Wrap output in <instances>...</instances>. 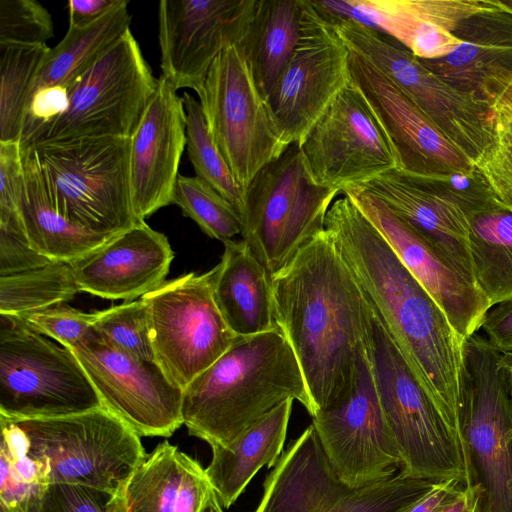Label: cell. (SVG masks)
<instances>
[{"mask_svg":"<svg viewBox=\"0 0 512 512\" xmlns=\"http://www.w3.org/2000/svg\"><path fill=\"white\" fill-rule=\"evenodd\" d=\"M465 483L459 478L436 481L422 496L400 512H440L464 489Z\"/></svg>","mask_w":512,"mask_h":512,"instance_id":"c3c4849f","label":"cell"},{"mask_svg":"<svg viewBox=\"0 0 512 512\" xmlns=\"http://www.w3.org/2000/svg\"><path fill=\"white\" fill-rule=\"evenodd\" d=\"M350 74L385 132L399 169L418 175H442L473 168L474 163L389 77L353 50Z\"/></svg>","mask_w":512,"mask_h":512,"instance_id":"44dd1931","label":"cell"},{"mask_svg":"<svg viewBox=\"0 0 512 512\" xmlns=\"http://www.w3.org/2000/svg\"><path fill=\"white\" fill-rule=\"evenodd\" d=\"M257 0H162L158 7L161 77L194 91L217 56L242 44Z\"/></svg>","mask_w":512,"mask_h":512,"instance_id":"d6986e66","label":"cell"},{"mask_svg":"<svg viewBox=\"0 0 512 512\" xmlns=\"http://www.w3.org/2000/svg\"><path fill=\"white\" fill-rule=\"evenodd\" d=\"M277 326L301 368L313 415L353 386L366 354L365 299L325 229L272 275Z\"/></svg>","mask_w":512,"mask_h":512,"instance_id":"7a4b0ae2","label":"cell"},{"mask_svg":"<svg viewBox=\"0 0 512 512\" xmlns=\"http://www.w3.org/2000/svg\"><path fill=\"white\" fill-rule=\"evenodd\" d=\"M476 286L491 307L512 299V211L499 207L468 219Z\"/></svg>","mask_w":512,"mask_h":512,"instance_id":"d6a6232c","label":"cell"},{"mask_svg":"<svg viewBox=\"0 0 512 512\" xmlns=\"http://www.w3.org/2000/svg\"><path fill=\"white\" fill-rule=\"evenodd\" d=\"M365 326L366 353L382 410L400 451L401 472L433 482L459 478L466 484L459 435L366 300Z\"/></svg>","mask_w":512,"mask_h":512,"instance_id":"277c9868","label":"cell"},{"mask_svg":"<svg viewBox=\"0 0 512 512\" xmlns=\"http://www.w3.org/2000/svg\"><path fill=\"white\" fill-rule=\"evenodd\" d=\"M302 0H257L243 47L267 99L298 45Z\"/></svg>","mask_w":512,"mask_h":512,"instance_id":"4dcf8cb0","label":"cell"},{"mask_svg":"<svg viewBox=\"0 0 512 512\" xmlns=\"http://www.w3.org/2000/svg\"><path fill=\"white\" fill-rule=\"evenodd\" d=\"M46 44L0 43V142H19Z\"/></svg>","mask_w":512,"mask_h":512,"instance_id":"836d02e7","label":"cell"},{"mask_svg":"<svg viewBox=\"0 0 512 512\" xmlns=\"http://www.w3.org/2000/svg\"><path fill=\"white\" fill-rule=\"evenodd\" d=\"M23 163L19 142H0V219L21 217Z\"/></svg>","mask_w":512,"mask_h":512,"instance_id":"bcb514c9","label":"cell"},{"mask_svg":"<svg viewBox=\"0 0 512 512\" xmlns=\"http://www.w3.org/2000/svg\"><path fill=\"white\" fill-rule=\"evenodd\" d=\"M213 277V268L190 272L142 296L155 362L182 390L238 338L218 308Z\"/></svg>","mask_w":512,"mask_h":512,"instance_id":"5bb4252c","label":"cell"},{"mask_svg":"<svg viewBox=\"0 0 512 512\" xmlns=\"http://www.w3.org/2000/svg\"><path fill=\"white\" fill-rule=\"evenodd\" d=\"M171 204L179 206L184 216L213 239L224 243L241 234V218L234 207L197 176H178Z\"/></svg>","mask_w":512,"mask_h":512,"instance_id":"74e56055","label":"cell"},{"mask_svg":"<svg viewBox=\"0 0 512 512\" xmlns=\"http://www.w3.org/2000/svg\"><path fill=\"white\" fill-rule=\"evenodd\" d=\"M459 429L467 470L482 512H512L510 370L487 339H465L459 375Z\"/></svg>","mask_w":512,"mask_h":512,"instance_id":"5b68a950","label":"cell"},{"mask_svg":"<svg viewBox=\"0 0 512 512\" xmlns=\"http://www.w3.org/2000/svg\"><path fill=\"white\" fill-rule=\"evenodd\" d=\"M341 194L375 226L401 263L441 306L458 334L463 339L475 334L491 308L479 288L380 199L353 185L344 187Z\"/></svg>","mask_w":512,"mask_h":512,"instance_id":"ffe728a7","label":"cell"},{"mask_svg":"<svg viewBox=\"0 0 512 512\" xmlns=\"http://www.w3.org/2000/svg\"><path fill=\"white\" fill-rule=\"evenodd\" d=\"M481 328L492 347L501 353L512 354V299L492 306Z\"/></svg>","mask_w":512,"mask_h":512,"instance_id":"7dc6e473","label":"cell"},{"mask_svg":"<svg viewBox=\"0 0 512 512\" xmlns=\"http://www.w3.org/2000/svg\"><path fill=\"white\" fill-rule=\"evenodd\" d=\"M195 93L215 146L247 191L262 168L289 145L240 44L225 48L217 56Z\"/></svg>","mask_w":512,"mask_h":512,"instance_id":"9c48e42d","label":"cell"},{"mask_svg":"<svg viewBox=\"0 0 512 512\" xmlns=\"http://www.w3.org/2000/svg\"><path fill=\"white\" fill-rule=\"evenodd\" d=\"M93 385L103 408L139 437L171 436L183 425V390L152 361L134 358L94 328L69 348Z\"/></svg>","mask_w":512,"mask_h":512,"instance_id":"e0dca14e","label":"cell"},{"mask_svg":"<svg viewBox=\"0 0 512 512\" xmlns=\"http://www.w3.org/2000/svg\"><path fill=\"white\" fill-rule=\"evenodd\" d=\"M312 425L338 477L357 488L402 469L400 451L382 410L367 353L352 388L312 417Z\"/></svg>","mask_w":512,"mask_h":512,"instance_id":"2e32d148","label":"cell"},{"mask_svg":"<svg viewBox=\"0 0 512 512\" xmlns=\"http://www.w3.org/2000/svg\"><path fill=\"white\" fill-rule=\"evenodd\" d=\"M78 293L71 263L52 261L36 269L0 276V314L18 317L66 304Z\"/></svg>","mask_w":512,"mask_h":512,"instance_id":"e575fe53","label":"cell"},{"mask_svg":"<svg viewBox=\"0 0 512 512\" xmlns=\"http://www.w3.org/2000/svg\"><path fill=\"white\" fill-rule=\"evenodd\" d=\"M0 512H11L8 508H6L4 505L0 504Z\"/></svg>","mask_w":512,"mask_h":512,"instance_id":"db71d44e","label":"cell"},{"mask_svg":"<svg viewBox=\"0 0 512 512\" xmlns=\"http://www.w3.org/2000/svg\"><path fill=\"white\" fill-rule=\"evenodd\" d=\"M434 483L400 471L375 484L351 487L335 473L311 424L266 476L255 512H400Z\"/></svg>","mask_w":512,"mask_h":512,"instance_id":"7c38bea8","label":"cell"},{"mask_svg":"<svg viewBox=\"0 0 512 512\" xmlns=\"http://www.w3.org/2000/svg\"><path fill=\"white\" fill-rule=\"evenodd\" d=\"M493 109L495 112L512 119V86L497 100Z\"/></svg>","mask_w":512,"mask_h":512,"instance_id":"816d5d0a","label":"cell"},{"mask_svg":"<svg viewBox=\"0 0 512 512\" xmlns=\"http://www.w3.org/2000/svg\"><path fill=\"white\" fill-rule=\"evenodd\" d=\"M341 194L316 185L298 144L267 164L246 191L241 236L273 275L325 230L327 212Z\"/></svg>","mask_w":512,"mask_h":512,"instance_id":"30bf717a","label":"cell"},{"mask_svg":"<svg viewBox=\"0 0 512 512\" xmlns=\"http://www.w3.org/2000/svg\"><path fill=\"white\" fill-rule=\"evenodd\" d=\"M50 262L30 245L21 217L0 219V276L36 269Z\"/></svg>","mask_w":512,"mask_h":512,"instance_id":"f6af8a7d","label":"cell"},{"mask_svg":"<svg viewBox=\"0 0 512 512\" xmlns=\"http://www.w3.org/2000/svg\"><path fill=\"white\" fill-rule=\"evenodd\" d=\"M440 512H482L481 497L475 485H465L462 492Z\"/></svg>","mask_w":512,"mask_h":512,"instance_id":"f907efd6","label":"cell"},{"mask_svg":"<svg viewBox=\"0 0 512 512\" xmlns=\"http://www.w3.org/2000/svg\"><path fill=\"white\" fill-rule=\"evenodd\" d=\"M102 407L74 353L0 314V415L46 418Z\"/></svg>","mask_w":512,"mask_h":512,"instance_id":"8fae6325","label":"cell"},{"mask_svg":"<svg viewBox=\"0 0 512 512\" xmlns=\"http://www.w3.org/2000/svg\"><path fill=\"white\" fill-rule=\"evenodd\" d=\"M93 328L122 352L143 361L155 362L147 305L142 297L96 311Z\"/></svg>","mask_w":512,"mask_h":512,"instance_id":"f35d334b","label":"cell"},{"mask_svg":"<svg viewBox=\"0 0 512 512\" xmlns=\"http://www.w3.org/2000/svg\"><path fill=\"white\" fill-rule=\"evenodd\" d=\"M325 229L365 300L461 439L459 375L465 339L348 196L334 200Z\"/></svg>","mask_w":512,"mask_h":512,"instance_id":"6da1fadb","label":"cell"},{"mask_svg":"<svg viewBox=\"0 0 512 512\" xmlns=\"http://www.w3.org/2000/svg\"><path fill=\"white\" fill-rule=\"evenodd\" d=\"M105 512H224L200 463L164 441L118 487Z\"/></svg>","mask_w":512,"mask_h":512,"instance_id":"484cf974","label":"cell"},{"mask_svg":"<svg viewBox=\"0 0 512 512\" xmlns=\"http://www.w3.org/2000/svg\"><path fill=\"white\" fill-rule=\"evenodd\" d=\"M298 146L311 180L326 188L341 191L399 169L385 132L352 80Z\"/></svg>","mask_w":512,"mask_h":512,"instance_id":"ac0fdd59","label":"cell"},{"mask_svg":"<svg viewBox=\"0 0 512 512\" xmlns=\"http://www.w3.org/2000/svg\"><path fill=\"white\" fill-rule=\"evenodd\" d=\"M109 498L90 487L52 483L30 498L26 512H105Z\"/></svg>","mask_w":512,"mask_h":512,"instance_id":"ee69618b","label":"cell"},{"mask_svg":"<svg viewBox=\"0 0 512 512\" xmlns=\"http://www.w3.org/2000/svg\"><path fill=\"white\" fill-rule=\"evenodd\" d=\"M121 0H70L69 27H85L101 19Z\"/></svg>","mask_w":512,"mask_h":512,"instance_id":"681fc988","label":"cell"},{"mask_svg":"<svg viewBox=\"0 0 512 512\" xmlns=\"http://www.w3.org/2000/svg\"><path fill=\"white\" fill-rule=\"evenodd\" d=\"M158 84L131 30L69 89L67 110L21 148L84 138H130Z\"/></svg>","mask_w":512,"mask_h":512,"instance_id":"ba28073f","label":"cell"},{"mask_svg":"<svg viewBox=\"0 0 512 512\" xmlns=\"http://www.w3.org/2000/svg\"><path fill=\"white\" fill-rule=\"evenodd\" d=\"M130 23L128 2L121 0L95 23L85 27H68L62 40L48 51L32 93L51 86L69 89L130 29Z\"/></svg>","mask_w":512,"mask_h":512,"instance_id":"1f68e13d","label":"cell"},{"mask_svg":"<svg viewBox=\"0 0 512 512\" xmlns=\"http://www.w3.org/2000/svg\"><path fill=\"white\" fill-rule=\"evenodd\" d=\"M182 100L186 113L187 154L195 174L220 193L234 207L242 221L246 191L238 184L215 146L199 101L188 92H184Z\"/></svg>","mask_w":512,"mask_h":512,"instance_id":"d590c367","label":"cell"},{"mask_svg":"<svg viewBox=\"0 0 512 512\" xmlns=\"http://www.w3.org/2000/svg\"><path fill=\"white\" fill-rule=\"evenodd\" d=\"M347 46L389 77L473 163L491 144L493 106L461 91L395 40L359 22L328 15Z\"/></svg>","mask_w":512,"mask_h":512,"instance_id":"4fadbf2b","label":"cell"},{"mask_svg":"<svg viewBox=\"0 0 512 512\" xmlns=\"http://www.w3.org/2000/svg\"><path fill=\"white\" fill-rule=\"evenodd\" d=\"M326 14L359 22L422 60L442 58L461 44L452 32L490 0H321Z\"/></svg>","mask_w":512,"mask_h":512,"instance_id":"603a6c76","label":"cell"},{"mask_svg":"<svg viewBox=\"0 0 512 512\" xmlns=\"http://www.w3.org/2000/svg\"><path fill=\"white\" fill-rule=\"evenodd\" d=\"M223 244L221 260L213 267V289L228 326L238 337L277 328L272 274L243 239Z\"/></svg>","mask_w":512,"mask_h":512,"instance_id":"83f0119b","label":"cell"},{"mask_svg":"<svg viewBox=\"0 0 512 512\" xmlns=\"http://www.w3.org/2000/svg\"><path fill=\"white\" fill-rule=\"evenodd\" d=\"M413 176L432 193L461 209L468 219L477 213L502 207L475 164L466 171Z\"/></svg>","mask_w":512,"mask_h":512,"instance_id":"ab89813d","label":"cell"},{"mask_svg":"<svg viewBox=\"0 0 512 512\" xmlns=\"http://www.w3.org/2000/svg\"><path fill=\"white\" fill-rule=\"evenodd\" d=\"M474 164L498 202L512 211V119L495 112L493 140Z\"/></svg>","mask_w":512,"mask_h":512,"instance_id":"b9f144b4","label":"cell"},{"mask_svg":"<svg viewBox=\"0 0 512 512\" xmlns=\"http://www.w3.org/2000/svg\"><path fill=\"white\" fill-rule=\"evenodd\" d=\"M16 318L31 330L70 348L93 329L95 312L86 313L60 304Z\"/></svg>","mask_w":512,"mask_h":512,"instance_id":"7bdbcfd3","label":"cell"},{"mask_svg":"<svg viewBox=\"0 0 512 512\" xmlns=\"http://www.w3.org/2000/svg\"><path fill=\"white\" fill-rule=\"evenodd\" d=\"M502 359H503V357H502ZM503 361H504V360H503ZM504 362H505V361H504ZM505 364H506V363H505ZM506 365H507V364H506ZM507 367L509 368V370H510V374H511V389H512V369H511L508 365H507Z\"/></svg>","mask_w":512,"mask_h":512,"instance_id":"11a10c76","label":"cell"},{"mask_svg":"<svg viewBox=\"0 0 512 512\" xmlns=\"http://www.w3.org/2000/svg\"><path fill=\"white\" fill-rule=\"evenodd\" d=\"M293 399H288L256 421L228 446L213 447L205 469L223 508H229L255 474L280 458L286 438Z\"/></svg>","mask_w":512,"mask_h":512,"instance_id":"f546056e","label":"cell"},{"mask_svg":"<svg viewBox=\"0 0 512 512\" xmlns=\"http://www.w3.org/2000/svg\"><path fill=\"white\" fill-rule=\"evenodd\" d=\"M187 143L182 97L163 77L130 137V193L134 214L145 221L172 201Z\"/></svg>","mask_w":512,"mask_h":512,"instance_id":"7402d4cb","label":"cell"},{"mask_svg":"<svg viewBox=\"0 0 512 512\" xmlns=\"http://www.w3.org/2000/svg\"><path fill=\"white\" fill-rule=\"evenodd\" d=\"M503 360L512 369V354L502 353Z\"/></svg>","mask_w":512,"mask_h":512,"instance_id":"f5cc1de1","label":"cell"},{"mask_svg":"<svg viewBox=\"0 0 512 512\" xmlns=\"http://www.w3.org/2000/svg\"><path fill=\"white\" fill-rule=\"evenodd\" d=\"M7 419L24 433L28 456L39 463L48 484L82 485L112 496L147 455L140 437L103 407Z\"/></svg>","mask_w":512,"mask_h":512,"instance_id":"8992f818","label":"cell"},{"mask_svg":"<svg viewBox=\"0 0 512 512\" xmlns=\"http://www.w3.org/2000/svg\"><path fill=\"white\" fill-rule=\"evenodd\" d=\"M173 258L167 237L140 221L70 263L80 292L133 301L165 282Z\"/></svg>","mask_w":512,"mask_h":512,"instance_id":"d4e9b609","label":"cell"},{"mask_svg":"<svg viewBox=\"0 0 512 512\" xmlns=\"http://www.w3.org/2000/svg\"><path fill=\"white\" fill-rule=\"evenodd\" d=\"M53 22L48 10L35 0H0V43L46 44Z\"/></svg>","mask_w":512,"mask_h":512,"instance_id":"60d3db41","label":"cell"},{"mask_svg":"<svg viewBox=\"0 0 512 512\" xmlns=\"http://www.w3.org/2000/svg\"><path fill=\"white\" fill-rule=\"evenodd\" d=\"M353 186L380 199L475 284L468 240L469 222L461 209L432 193L413 174L401 169L386 171Z\"/></svg>","mask_w":512,"mask_h":512,"instance_id":"4316f807","label":"cell"},{"mask_svg":"<svg viewBox=\"0 0 512 512\" xmlns=\"http://www.w3.org/2000/svg\"><path fill=\"white\" fill-rule=\"evenodd\" d=\"M350 54L331 18L302 0L298 45L267 97L289 146L304 139L351 82Z\"/></svg>","mask_w":512,"mask_h":512,"instance_id":"9a60e30c","label":"cell"},{"mask_svg":"<svg viewBox=\"0 0 512 512\" xmlns=\"http://www.w3.org/2000/svg\"><path fill=\"white\" fill-rule=\"evenodd\" d=\"M0 504L11 512H26L30 498L48 485L39 463L28 456L22 430L0 416Z\"/></svg>","mask_w":512,"mask_h":512,"instance_id":"8d00e7d4","label":"cell"},{"mask_svg":"<svg viewBox=\"0 0 512 512\" xmlns=\"http://www.w3.org/2000/svg\"><path fill=\"white\" fill-rule=\"evenodd\" d=\"M21 151L20 216L29 243L38 253L50 261L72 262L114 237L87 230L62 215L53 203L35 148Z\"/></svg>","mask_w":512,"mask_h":512,"instance_id":"f1b7e54d","label":"cell"},{"mask_svg":"<svg viewBox=\"0 0 512 512\" xmlns=\"http://www.w3.org/2000/svg\"><path fill=\"white\" fill-rule=\"evenodd\" d=\"M299 401L313 415L305 380L279 327L238 337L182 392L181 414L189 433L211 448L228 446L282 402Z\"/></svg>","mask_w":512,"mask_h":512,"instance_id":"3957f363","label":"cell"},{"mask_svg":"<svg viewBox=\"0 0 512 512\" xmlns=\"http://www.w3.org/2000/svg\"><path fill=\"white\" fill-rule=\"evenodd\" d=\"M33 147L54 205L71 222L109 236L140 222L131 202L130 138H84Z\"/></svg>","mask_w":512,"mask_h":512,"instance_id":"52a82bcc","label":"cell"},{"mask_svg":"<svg viewBox=\"0 0 512 512\" xmlns=\"http://www.w3.org/2000/svg\"><path fill=\"white\" fill-rule=\"evenodd\" d=\"M452 34L461 44L451 53L420 60L453 87L494 106L512 86V0H490Z\"/></svg>","mask_w":512,"mask_h":512,"instance_id":"cb8c5ba5","label":"cell"}]
</instances>
